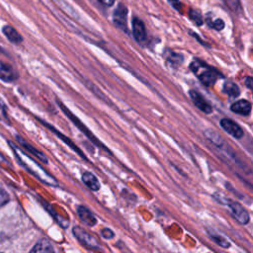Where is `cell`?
Returning <instances> with one entry per match:
<instances>
[{
  "instance_id": "1",
  "label": "cell",
  "mask_w": 253,
  "mask_h": 253,
  "mask_svg": "<svg viewBox=\"0 0 253 253\" xmlns=\"http://www.w3.org/2000/svg\"><path fill=\"white\" fill-rule=\"evenodd\" d=\"M204 134L205 136L216 147L218 148L228 159H230L231 161H233L235 164H237V166H239L240 168H242L243 170L246 169V167H244V162L242 160L239 159L238 154L234 151V149L219 135V133L217 131H215L212 128H207L206 130H204Z\"/></svg>"
},
{
  "instance_id": "2",
  "label": "cell",
  "mask_w": 253,
  "mask_h": 253,
  "mask_svg": "<svg viewBox=\"0 0 253 253\" xmlns=\"http://www.w3.org/2000/svg\"><path fill=\"white\" fill-rule=\"evenodd\" d=\"M213 199L217 201L219 204L226 205L230 210V214L233 216V218L240 224H247L250 221V215L248 211L245 210V208L239 204L238 202L232 201L228 198H226L224 195L220 193H214L212 195Z\"/></svg>"
},
{
  "instance_id": "3",
  "label": "cell",
  "mask_w": 253,
  "mask_h": 253,
  "mask_svg": "<svg viewBox=\"0 0 253 253\" xmlns=\"http://www.w3.org/2000/svg\"><path fill=\"white\" fill-rule=\"evenodd\" d=\"M57 102H58L57 104H58V106L60 107V109L62 110V112H63V113H64V114L69 118V120H70V121H71V122H72V123H73V124H74V125H75V126H77V127H78V128L83 132V133H84V135H86V136L88 137V139H89V140H91V141H92L94 144H96L98 147H100V148L104 149L105 151H107L108 153L112 154V153L109 151V149H108V148H107V147H106V146H105V145H104V144H103V143H102V142H101V141H100V140H99V139H98V138H97V137H96V136H95V135H94L90 130H89V128H88V127H87V126H85V125H84V124H83V123H82V122H81V121H80V120H79V119H78L74 114H72V113H71V111H69V110H68V109H67V108H66V107H65V106H64L60 101H57Z\"/></svg>"
},
{
  "instance_id": "4",
  "label": "cell",
  "mask_w": 253,
  "mask_h": 253,
  "mask_svg": "<svg viewBox=\"0 0 253 253\" xmlns=\"http://www.w3.org/2000/svg\"><path fill=\"white\" fill-rule=\"evenodd\" d=\"M201 62V66L203 68V70H197L194 73L197 75L198 79L200 80V82L206 86V87H211L217 80V77H222V74L220 72H218L216 69H214L213 67L208 65L206 62L202 61L200 59Z\"/></svg>"
},
{
  "instance_id": "5",
  "label": "cell",
  "mask_w": 253,
  "mask_h": 253,
  "mask_svg": "<svg viewBox=\"0 0 253 253\" xmlns=\"http://www.w3.org/2000/svg\"><path fill=\"white\" fill-rule=\"evenodd\" d=\"M72 233L74 237L77 239V241H79V243L82 244L84 247L91 250H101L100 244L96 237L89 233L88 231H86L85 229H83L82 227L78 225L73 226Z\"/></svg>"
},
{
  "instance_id": "6",
  "label": "cell",
  "mask_w": 253,
  "mask_h": 253,
  "mask_svg": "<svg viewBox=\"0 0 253 253\" xmlns=\"http://www.w3.org/2000/svg\"><path fill=\"white\" fill-rule=\"evenodd\" d=\"M113 23L114 25L122 30L124 33H128V29H127V8L123 4V3H119L117 8L114 10L113 12Z\"/></svg>"
},
{
  "instance_id": "7",
  "label": "cell",
  "mask_w": 253,
  "mask_h": 253,
  "mask_svg": "<svg viewBox=\"0 0 253 253\" xmlns=\"http://www.w3.org/2000/svg\"><path fill=\"white\" fill-rule=\"evenodd\" d=\"M131 31L133 39L138 42L142 43L147 39V32L144 22L137 16H133L131 20Z\"/></svg>"
},
{
  "instance_id": "8",
  "label": "cell",
  "mask_w": 253,
  "mask_h": 253,
  "mask_svg": "<svg viewBox=\"0 0 253 253\" xmlns=\"http://www.w3.org/2000/svg\"><path fill=\"white\" fill-rule=\"evenodd\" d=\"M39 121L41 122V123H42L47 128H49L59 139H61L67 146H69L70 148H71V150H73L75 153H77L82 159H84L85 161H88V158L86 157V155L84 154V152L69 138V137H67L65 134H63V133H61L59 130H57L56 128H54L52 126H50L49 124H47V123H45V122H43V121H42V120H40L39 119Z\"/></svg>"
},
{
  "instance_id": "9",
  "label": "cell",
  "mask_w": 253,
  "mask_h": 253,
  "mask_svg": "<svg viewBox=\"0 0 253 253\" xmlns=\"http://www.w3.org/2000/svg\"><path fill=\"white\" fill-rule=\"evenodd\" d=\"M220 126L223 128L224 131H226L228 134H230L234 138H241L244 135L243 128L234 121L224 118L221 119L219 122Z\"/></svg>"
},
{
  "instance_id": "10",
  "label": "cell",
  "mask_w": 253,
  "mask_h": 253,
  "mask_svg": "<svg viewBox=\"0 0 253 253\" xmlns=\"http://www.w3.org/2000/svg\"><path fill=\"white\" fill-rule=\"evenodd\" d=\"M189 96L194 103V105L203 113L205 114H211L212 112V107L211 104L203 97V95L195 90L189 91Z\"/></svg>"
},
{
  "instance_id": "11",
  "label": "cell",
  "mask_w": 253,
  "mask_h": 253,
  "mask_svg": "<svg viewBox=\"0 0 253 253\" xmlns=\"http://www.w3.org/2000/svg\"><path fill=\"white\" fill-rule=\"evenodd\" d=\"M76 210H77L78 217L84 224H86L87 226H90V227L97 224V218L95 217V215L92 213V211L88 208H86L85 206L79 205V206H77Z\"/></svg>"
},
{
  "instance_id": "12",
  "label": "cell",
  "mask_w": 253,
  "mask_h": 253,
  "mask_svg": "<svg viewBox=\"0 0 253 253\" xmlns=\"http://www.w3.org/2000/svg\"><path fill=\"white\" fill-rule=\"evenodd\" d=\"M230 110L234 114H237V115H240L243 117H247L251 114L252 105L249 101L241 99V100H238V101L234 102L233 104H231Z\"/></svg>"
},
{
  "instance_id": "13",
  "label": "cell",
  "mask_w": 253,
  "mask_h": 253,
  "mask_svg": "<svg viewBox=\"0 0 253 253\" xmlns=\"http://www.w3.org/2000/svg\"><path fill=\"white\" fill-rule=\"evenodd\" d=\"M81 180L83 182V184L88 187L91 191L93 192H97L100 190L101 188V184H100V181L98 180V178L92 173V172H84L82 174V177H81Z\"/></svg>"
},
{
  "instance_id": "14",
  "label": "cell",
  "mask_w": 253,
  "mask_h": 253,
  "mask_svg": "<svg viewBox=\"0 0 253 253\" xmlns=\"http://www.w3.org/2000/svg\"><path fill=\"white\" fill-rule=\"evenodd\" d=\"M18 78V73L8 64L0 61V79L11 82Z\"/></svg>"
},
{
  "instance_id": "15",
  "label": "cell",
  "mask_w": 253,
  "mask_h": 253,
  "mask_svg": "<svg viewBox=\"0 0 253 253\" xmlns=\"http://www.w3.org/2000/svg\"><path fill=\"white\" fill-rule=\"evenodd\" d=\"M3 34L6 36V38L13 43H21L23 42L22 36L17 32V30L9 25H6L2 29Z\"/></svg>"
},
{
  "instance_id": "16",
  "label": "cell",
  "mask_w": 253,
  "mask_h": 253,
  "mask_svg": "<svg viewBox=\"0 0 253 253\" xmlns=\"http://www.w3.org/2000/svg\"><path fill=\"white\" fill-rule=\"evenodd\" d=\"M166 61L171 64L173 67H178L179 65H181V63L184 60V57L181 53H177L171 49H166L164 52Z\"/></svg>"
},
{
  "instance_id": "17",
  "label": "cell",
  "mask_w": 253,
  "mask_h": 253,
  "mask_svg": "<svg viewBox=\"0 0 253 253\" xmlns=\"http://www.w3.org/2000/svg\"><path fill=\"white\" fill-rule=\"evenodd\" d=\"M222 92L231 98H237L240 95L238 85L232 81H225L222 86Z\"/></svg>"
},
{
  "instance_id": "18",
  "label": "cell",
  "mask_w": 253,
  "mask_h": 253,
  "mask_svg": "<svg viewBox=\"0 0 253 253\" xmlns=\"http://www.w3.org/2000/svg\"><path fill=\"white\" fill-rule=\"evenodd\" d=\"M54 248L51 245V243L47 239H41L36 243V245L31 249V252H53Z\"/></svg>"
},
{
  "instance_id": "19",
  "label": "cell",
  "mask_w": 253,
  "mask_h": 253,
  "mask_svg": "<svg viewBox=\"0 0 253 253\" xmlns=\"http://www.w3.org/2000/svg\"><path fill=\"white\" fill-rule=\"evenodd\" d=\"M18 140L21 142V144H22L26 149H28L34 156H36L37 158H39L41 161H42V162L45 163V164L48 162L46 156H45L42 152H41L40 150H38L37 148H35V147L32 146L31 144H29L27 141H25V140H24L23 138H21V137H18Z\"/></svg>"
},
{
  "instance_id": "20",
  "label": "cell",
  "mask_w": 253,
  "mask_h": 253,
  "mask_svg": "<svg viewBox=\"0 0 253 253\" xmlns=\"http://www.w3.org/2000/svg\"><path fill=\"white\" fill-rule=\"evenodd\" d=\"M211 239L214 241L217 245H219L222 248H229L230 247V242L223 236L215 234V233H209Z\"/></svg>"
},
{
  "instance_id": "21",
  "label": "cell",
  "mask_w": 253,
  "mask_h": 253,
  "mask_svg": "<svg viewBox=\"0 0 253 253\" xmlns=\"http://www.w3.org/2000/svg\"><path fill=\"white\" fill-rule=\"evenodd\" d=\"M207 24L209 27L214 29L215 31H221L224 29V26H225L224 21L220 18H216L214 20H211V19L207 18Z\"/></svg>"
},
{
  "instance_id": "22",
  "label": "cell",
  "mask_w": 253,
  "mask_h": 253,
  "mask_svg": "<svg viewBox=\"0 0 253 253\" xmlns=\"http://www.w3.org/2000/svg\"><path fill=\"white\" fill-rule=\"evenodd\" d=\"M189 17L190 19L197 25V26H202L204 24V19L200 11L195 10V9H190L189 10Z\"/></svg>"
},
{
  "instance_id": "23",
  "label": "cell",
  "mask_w": 253,
  "mask_h": 253,
  "mask_svg": "<svg viewBox=\"0 0 253 253\" xmlns=\"http://www.w3.org/2000/svg\"><path fill=\"white\" fill-rule=\"evenodd\" d=\"M224 3L227 6V8H229L231 11L235 13L239 12L241 9L240 0H224Z\"/></svg>"
},
{
  "instance_id": "24",
  "label": "cell",
  "mask_w": 253,
  "mask_h": 253,
  "mask_svg": "<svg viewBox=\"0 0 253 253\" xmlns=\"http://www.w3.org/2000/svg\"><path fill=\"white\" fill-rule=\"evenodd\" d=\"M9 200H10V198H9L8 193L5 190H3L2 188H0V208L5 206L9 202Z\"/></svg>"
},
{
  "instance_id": "25",
  "label": "cell",
  "mask_w": 253,
  "mask_h": 253,
  "mask_svg": "<svg viewBox=\"0 0 253 253\" xmlns=\"http://www.w3.org/2000/svg\"><path fill=\"white\" fill-rule=\"evenodd\" d=\"M101 235L105 239H112L115 236V232L112 229H110V228H103L101 230Z\"/></svg>"
},
{
  "instance_id": "26",
  "label": "cell",
  "mask_w": 253,
  "mask_h": 253,
  "mask_svg": "<svg viewBox=\"0 0 253 253\" xmlns=\"http://www.w3.org/2000/svg\"><path fill=\"white\" fill-rule=\"evenodd\" d=\"M168 1V3L174 8V9H176L177 11H179L180 13H182L181 11H182V4H181V2L179 1V0H167Z\"/></svg>"
},
{
  "instance_id": "27",
  "label": "cell",
  "mask_w": 253,
  "mask_h": 253,
  "mask_svg": "<svg viewBox=\"0 0 253 253\" xmlns=\"http://www.w3.org/2000/svg\"><path fill=\"white\" fill-rule=\"evenodd\" d=\"M0 119H1V120H5V119H7L6 111H5V107H4L3 103L1 102V100H0Z\"/></svg>"
},
{
  "instance_id": "28",
  "label": "cell",
  "mask_w": 253,
  "mask_h": 253,
  "mask_svg": "<svg viewBox=\"0 0 253 253\" xmlns=\"http://www.w3.org/2000/svg\"><path fill=\"white\" fill-rule=\"evenodd\" d=\"M102 5L106 6V7H111L114 5V3L116 2V0H98Z\"/></svg>"
},
{
  "instance_id": "29",
  "label": "cell",
  "mask_w": 253,
  "mask_h": 253,
  "mask_svg": "<svg viewBox=\"0 0 253 253\" xmlns=\"http://www.w3.org/2000/svg\"><path fill=\"white\" fill-rule=\"evenodd\" d=\"M245 85L247 86L248 89H252V85H253V79L251 76H247L245 79Z\"/></svg>"
},
{
  "instance_id": "30",
  "label": "cell",
  "mask_w": 253,
  "mask_h": 253,
  "mask_svg": "<svg viewBox=\"0 0 253 253\" xmlns=\"http://www.w3.org/2000/svg\"><path fill=\"white\" fill-rule=\"evenodd\" d=\"M189 34H191V35H192L194 38H196V39H197V41H199V42H200L202 44H204V45H207V43H206V42H204L201 40V38L199 37V35H197L196 33L192 32V31H190V32H189Z\"/></svg>"
},
{
  "instance_id": "31",
  "label": "cell",
  "mask_w": 253,
  "mask_h": 253,
  "mask_svg": "<svg viewBox=\"0 0 253 253\" xmlns=\"http://www.w3.org/2000/svg\"><path fill=\"white\" fill-rule=\"evenodd\" d=\"M4 161H5V159L0 155V163H1V162H4Z\"/></svg>"
}]
</instances>
